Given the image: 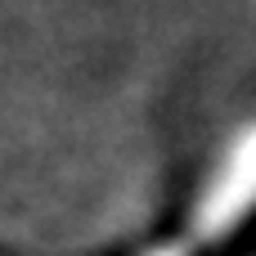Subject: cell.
Returning <instances> with one entry per match:
<instances>
[{"mask_svg": "<svg viewBox=\"0 0 256 256\" xmlns=\"http://www.w3.org/2000/svg\"><path fill=\"white\" fill-rule=\"evenodd\" d=\"M256 198V135L230 158V176H225V184L216 189V198H212V220L220 225V220H230V216H238L248 202Z\"/></svg>", "mask_w": 256, "mask_h": 256, "instance_id": "1", "label": "cell"}]
</instances>
